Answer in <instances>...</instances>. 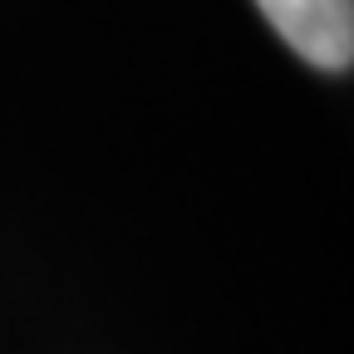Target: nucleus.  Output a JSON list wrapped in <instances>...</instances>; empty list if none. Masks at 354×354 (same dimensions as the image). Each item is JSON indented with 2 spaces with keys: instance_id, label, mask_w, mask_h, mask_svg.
<instances>
[{
  "instance_id": "nucleus-1",
  "label": "nucleus",
  "mask_w": 354,
  "mask_h": 354,
  "mask_svg": "<svg viewBox=\"0 0 354 354\" xmlns=\"http://www.w3.org/2000/svg\"><path fill=\"white\" fill-rule=\"evenodd\" d=\"M276 35L315 69H349L354 59V0H256Z\"/></svg>"
}]
</instances>
